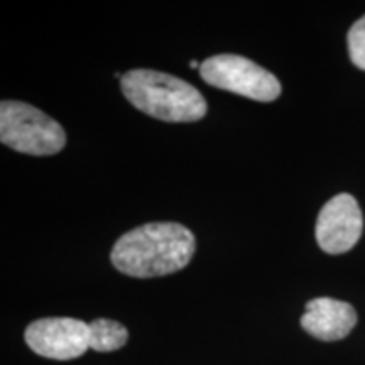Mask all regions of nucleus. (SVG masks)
Listing matches in <instances>:
<instances>
[{"mask_svg": "<svg viewBox=\"0 0 365 365\" xmlns=\"http://www.w3.org/2000/svg\"><path fill=\"white\" fill-rule=\"evenodd\" d=\"M196 239L188 227L176 222H150L132 228L115 242L113 267L130 277H159L188 266Z\"/></svg>", "mask_w": 365, "mask_h": 365, "instance_id": "f257e3e1", "label": "nucleus"}, {"mask_svg": "<svg viewBox=\"0 0 365 365\" xmlns=\"http://www.w3.org/2000/svg\"><path fill=\"white\" fill-rule=\"evenodd\" d=\"M125 98L137 110L164 122H196L207 115L205 97L188 81L156 70H130L122 75Z\"/></svg>", "mask_w": 365, "mask_h": 365, "instance_id": "f03ea898", "label": "nucleus"}, {"mask_svg": "<svg viewBox=\"0 0 365 365\" xmlns=\"http://www.w3.org/2000/svg\"><path fill=\"white\" fill-rule=\"evenodd\" d=\"M0 140L17 153L53 156L66 145L65 129L33 105L4 100L0 103Z\"/></svg>", "mask_w": 365, "mask_h": 365, "instance_id": "7ed1b4c3", "label": "nucleus"}, {"mask_svg": "<svg viewBox=\"0 0 365 365\" xmlns=\"http://www.w3.org/2000/svg\"><path fill=\"white\" fill-rule=\"evenodd\" d=\"M208 85L257 102H272L281 95V83L271 71L239 54H217L200 65Z\"/></svg>", "mask_w": 365, "mask_h": 365, "instance_id": "20e7f679", "label": "nucleus"}, {"mask_svg": "<svg viewBox=\"0 0 365 365\" xmlns=\"http://www.w3.org/2000/svg\"><path fill=\"white\" fill-rule=\"evenodd\" d=\"M24 340L41 357L78 359L90 349V325L76 318H41L26 328Z\"/></svg>", "mask_w": 365, "mask_h": 365, "instance_id": "39448f33", "label": "nucleus"}, {"mask_svg": "<svg viewBox=\"0 0 365 365\" xmlns=\"http://www.w3.org/2000/svg\"><path fill=\"white\" fill-rule=\"evenodd\" d=\"M364 218L357 200L340 193L328 202L317 220V242L327 254H344L357 244L362 235Z\"/></svg>", "mask_w": 365, "mask_h": 365, "instance_id": "423d86ee", "label": "nucleus"}, {"mask_svg": "<svg viewBox=\"0 0 365 365\" xmlns=\"http://www.w3.org/2000/svg\"><path fill=\"white\" fill-rule=\"evenodd\" d=\"M357 325V313L352 304L333 298H317L307 304L301 327L314 339L336 341L345 339Z\"/></svg>", "mask_w": 365, "mask_h": 365, "instance_id": "0eeeda50", "label": "nucleus"}, {"mask_svg": "<svg viewBox=\"0 0 365 365\" xmlns=\"http://www.w3.org/2000/svg\"><path fill=\"white\" fill-rule=\"evenodd\" d=\"M90 325V349L97 352H113L122 349L129 340V331L122 323L113 319L98 318Z\"/></svg>", "mask_w": 365, "mask_h": 365, "instance_id": "6e6552de", "label": "nucleus"}, {"mask_svg": "<svg viewBox=\"0 0 365 365\" xmlns=\"http://www.w3.org/2000/svg\"><path fill=\"white\" fill-rule=\"evenodd\" d=\"M349 53L352 63L365 70V16L355 22L349 33Z\"/></svg>", "mask_w": 365, "mask_h": 365, "instance_id": "1a4fd4ad", "label": "nucleus"}, {"mask_svg": "<svg viewBox=\"0 0 365 365\" xmlns=\"http://www.w3.org/2000/svg\"><path fill=\"white\" fill-rule=\"evenodd\" d=\"M190 66H191V68H198V63H196V61H195V59H191Z\"/></svg>", "mask_w": 365, "mask_h": 365, "instance_id": "9d476101", "label": "nucleus"}]
</instances>
